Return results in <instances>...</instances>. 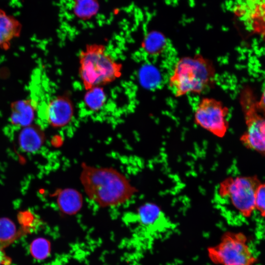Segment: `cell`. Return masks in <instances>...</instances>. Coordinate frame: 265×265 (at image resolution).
<instances>
[{
  "label": "cell",
  "mask_w": 265,
  "mask_h": 265,
  "mask_svg": "<svg viewBox=\"0 0 265 265\" xmlns=\"http://www.w3.org/2000/svg\"><path fill=\"white\" fill-rule=\"evenodd\" d=\"M55 196L58 207L64 214H75L82 207V196L74 188H66L57 190Z\"/></svg>",
  "instance_id": "cell-12"
},
{
  "label": "cell",
  "mask_w": 265,
  "mask_h": 265,
  "mask_svg": "<svg viewBox=\"0 0 265 265\" xmlns=\"http://www.w3.org/2000/svg\"><path fill=\"white\" fill-rule=\"evenodd\" d=\"M45 135L39 126L31 124L23 128L18 137L20 148L24 152H34L38 151L43 145Z\"/></svg>",
  "instance_id": "cell-13"
},
{
  "label": "cell",
  "mask_w": 265,
  "mask_h": 265,
  "mask_svg": "<svg viewBox=\"0 0 265 265\" xmlns=\"http://www.w3.org/2000/svg\"><path fill=\"white\" fill-rule=\"evenodd\" d=\"M228 108L220 101L205 98L197 105L194 113L196 124L212 134L223 137L228 129Z\"/></svg>",
  "instance_id": "cell-7"
},
{
  "label": "cell",
  "mask_w": 265,
  "mask_h": 265,
  "mask_svg": "<svg viewBox=\"0 0 265 265\" xmlns=\"http://www.w3.org/2000/svg\"><path fill=\"white\" fill-rule=\"evenodd\" d=\"M260 184L256 176L229 177L219 183L214 194L218 205L229 204L245 217L255 209L256 189Z\"/></svg>",
  "instance_id": "cell-4"
},
{
  "label": "cell",
  "mask_w": 265,
  "mask_h": 265,
  "mask_svg": "<svg viewBox=\"0 0 265 265\" xmlns=\"http://www.w3.org/2000/svg\"><path fill=\"white\" fill-rule=\"evenodd\" d=\"M241 233L226 232L219 242L208 248V257L217 265H253L257 261Z\"/></svg>",
  "instance_id": "cell-5"
},
{
  "label": "cell",
  "mask_w": 265,
  "mask_h": 265,
  "mask_svg": "<svg viewBox=\"0 0 265 265\" xmlns=\"http://www.w3.org/2000/svg\"><path fill=\"white\" fill-rule=\"evenodd\" d=\"M19 214V221L23 226H27L33 224L34 217L32 214L27 212H23Z\"/></svg>",
  "instance_id": "cell-20"
},
{
  "label": "cell",
  "mask_w": 265,
  "mask_h": 265,
  "mask_svg": "<svg viewBox=\"0 0 265 265\" xmlns=\"http://www.w3.org/2000/svg\"><path fill=\"white\" fill-rule=\"evenodd\" d=\"M256 106L258 109L265 115V86L259 100H257Z\"/></svg>",
  "instance_id": "cell-21"
},
{
  "label": "cell",
  "mask_w": 265,
  "mask_h": 265,
  "mask_svg": "<svg viewBox=\"0 0 265 265\" xmlns=\"http://www.w3.org/2000/svg\"><path fill=\"white\" fill-rule=\"evenodd\" d=\"M3 249L4 248L0 244V265H9L11 260L6 255Z\"/></svg>",
  "instance_id": "cell-22"
},
{
  "label": "cell",
  "mask_w": 265,
  "mask_h": 265,
  "mask_svg": "<svg viewBox=\"0 0 265 265\" xmlns=\"http://www.w3.org/2000/svg\"><path fill=\"white\" fill-rule=\"evenodd\" d=\"M257 100L250 88L245 87L241 92L240 104L246 129L240 140L247 148L265 154V115L258 109Z\"/></svg>",
  "instance_id": "cell-6"
},
{
  "label": "cell",
  "mask_w": 265,
  "mask_h": 265,
  "mask_svg": "<svg viewBox=\"0 0 265 265\" xmlns=\"http://www.w3.org/2000/svg\"><path fill=\"white\" fill-rule=\"evenodd\" d=\"M137 220L141 225L147 228L156 227L166 222L164 213L161 209L153 203H146L137 210Z\"/></svg>",
  "instance_id": "cell-14"
},
{
  "label": "cell",
  "mask_w": 265,
  "mask_h": 265,
  "mask_svg": "<svg viewBox=\"0 0 265 265\" xmlns=\"http://www.w3.org/2000/svg\"><path fill=\"white\" fill-rule=\"evenodd\" d=\"M214 70L200 56L184 57L175 64L169 79V88L176 97L200 94L213 83Z\"/></svg>",
  "instance_id": "cell-3"
},
{
  "label": "cell",
  "mask_w": 265,
  "mask_h": 265,
  "mask_svg": "<svg viewBox=\"0 0 265 265\" xmlns=\"http://www.w3.org/2000/svg\"><path fill=\"white\" fill-rule=\"evenodd\" d=\"M36 109L37 103L31 98L13 102L10 105L11 124L22 128L32 124Z\"/></svg>",
  "instance_id": "cell-10"
},
{
  "label": "cell",
  "mask_w": 265,
  "mask_h": 265,
  "mask_svg": "<svg viewBox=\"0 0 265 265\" xmlns=\"http://www.w3.org/2000/svg\"><path fill=\"white\" fill-rule=\"evenodd\" d=\"M19 234L15 224L11 219L0 218V244L3 248L14 242Z\"/></svg>",
  "instance_id": "cell-17"
},
{
  "label": "cell",
  "mask_w": 265,
  "mask_h": 265,
  "mask_svg": "<svg viewBox=\"0 0 265 265\" xmlns=\"http://www.w3.org/2000/svg\"><path fill=\"white\" fill-rule=\"evenodd\" d=\"M80 179L88 198L101 207L122 205L137 192L128 178L112 167L82 163Z\"/></svg>",
  "instance_id": "cell-1"
},
{
  "label": "cell",
  "mask_w": 265,
  "mask_h": 265,
  "mask_svg": "<svg viewBox=\"0 0 265 265\" xmlns=\"http://www.w3.org/2000/svg\"><path fill=\"white\" fill-rule=\"evenodd\" d=\"M83 103L85 107L91 111H98L104 106L107 96L103 86L94 87L85 90Z\"/></svg>",
  "instance_id": "cell-15"
},
{
  "label": "cell",
  "mask_w": 265,
  "mask_h": 265,
  "mask_svg": "<svg viewBox=\"0 0 265 265\" xmlns=\"http://www.w3.org/2000/svg\"><path fill=\"white\" fill-rule=\"evenodd\" d=\"M72 7L74 15L83 20L94 17L99 8L96 0H73Z\"/></svg>",
  "instance_id": "cell-16"
},
{
  "label": "cell",
  "mask_w": 265,
  "mask_h": 265,
  "mask_svg": "<svg viewBox=\"0 0 265 265\" xmlns=\"http://www.w3.org/2000/svg\"><path fill=\"white\" fill-rule=\"evenodd\" d=\"M74 104L69 96L59 95L52 98L46 105L44 119L47 123L54 128L68 125L75 112Z\"/></svg>",
  "instance_id": "cell-9"
},
{
  "label": "cell",
  "mask_w": 265,
  "mask_h": 265,
  "mask_svg": "<svg viewBox=\"0 0 265 265\" xmlns=\"http://www.w3.org/2000/svg\"><path fill=\"white\" fill-rule=\"evenodd\" d=\"M29 249L30 253L34 258L43 260L50 254L51 244L45 238H38L32 241Z\"/></svg>",
  "instance_id": "cell-18"
},
{
  "label": "cell",
  "mask_w": 265,
  "mask_h": 265,
  "mask_svg": "<svg viewBox=\"0 0 265 265\" xmlns=\"http://www.w3.org/2000/svg\"><path fill=\"white\" fill-rule=\"evenodd\" d=\"M234 11L247 31L265 38V0H238Z\"/></svg>",
  "instance_id": "cell-8"
},
{
  "label": "cell",
  "mask_w": 265,
  "mask_h": 265,
  "mask_svg": "<svg viewBox=\"0 0 265 265\" xmlns=\"http://www.w3.org/2000/svg\"><path fill=\"white\" fill-rule=\"evenodd\" d=\"M255 209L260 212L261 215L265 217V183L260 184L255 193Z\"/></svg>",
  "instance_id": "cell-19"
},
{
  "label": "cell",
  "mask_w": 265,
  "mask_h": 265,
  "mask_svg": "<svg viewBox=\"0 0 265 265\" xmlns=\"http://www.w3.org/2000/svg\"><path fill=\"white\" fill-rule=\"evenodd\" d=\"M79 76L85 90L110 84L122 74V64L100 44L86 45L79 53Z\"/></svg>",
  "instance_id": "cell-2"
},
{
  "label": "cell",
  "mask_w": 265,
  "mask_h": 265,
  "mask_svg": "<svg viewBox=\"0 0 265 265\" xmlns=\"http://www.w3.org/2000/svg\"><path fill=\"white\" fill-rule=\"evenodd\" d=\"M22 28L17 19L0 9V49L9 50L11 41L20 36Z\"/></svg>",
  "instance_id": "cell-11"
}]
</instances>
